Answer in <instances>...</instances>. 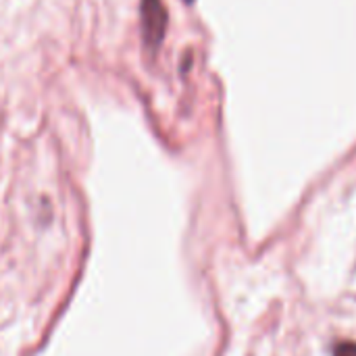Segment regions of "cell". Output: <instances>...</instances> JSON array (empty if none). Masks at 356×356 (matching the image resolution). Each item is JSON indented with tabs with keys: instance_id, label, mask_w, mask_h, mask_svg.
I'll list each match as a JSON object with an SVG mask.
<instances>
[{
	"instance_id": "cell-1",
	"label": "cell",
	"mask_w": 356,
	"mask_h": 356,
	"mask_svg": "<svg viewBox=\"0 0 356 356\" xmlns=\"http://www.w3.org/2000/svg\"><path fill=\"white\" fill-rule=\"evenodd\" d=\"M140 21H142V40L144 46L154 54L165 40L167 31V8L163 0H142L140 2Z\"/></svg>"
},
{
	"instance_id": "cell-2",
	"label": "cell",
	"mask_w": 356,
	"mask_h": 356,
	"mask_svg": "<svg viewBox=\"0 0 356 356\" xmlns=\"http://www.w3.org/2000/svg\"><path fill=\"white\" fill-rule=\"evenodd\" d=\"M334 356H356V342H342L334 348Z\"/></svg>"
},
{
	"instance_id": "cell-3",
	"label": "cell",
	"mask_w": 356,
	"mask_h": 356,
	"mask_svg": "<svg viewBox=\"0 0 356 356\" xmlns=\"http://www.w3.org/2000/svg\"><path fill=\"white\" fill-rule=\"evenodd\" d=\"M186 2H194V0H186Z\"/></svg>"
}]
</instances>
